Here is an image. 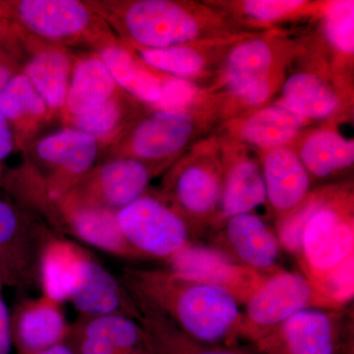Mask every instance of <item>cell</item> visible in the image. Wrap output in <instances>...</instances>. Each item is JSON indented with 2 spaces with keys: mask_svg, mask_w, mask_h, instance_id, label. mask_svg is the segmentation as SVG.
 Here are the masks:
<instances>
[{
  "mask_svg": "<svg viewBox=\"0 0 354 354\" xmlns=\"http://www.w3.org/2000/svg\"><path fill=\"white\" fill-rule=\"evenodd\" d=\"M120 279L136 305L162 314L196 341L237 346L241 339V304L218 286L169 269L127 267Z\"/></svg>",
  "mask_w": 354,
  "mask_h": 354,
  "instance_id": "obj_1",
  "label": "cell"
},
{
  "mask_svg": "<svg viewBox=\"0 0 354 354\" xmlns=\"http://www.w3.org/2000/svg\"><path fill=\"white\" fill-rule=\"evenodd\" d=\"M295 256L302 274L339 308L354 292L353 201L344 193L309 194Z\"/></svg>",
  "mask_w": 354,
  "mask_h": 354,
  "instance_id": "obj_2",
  "label": "cell"
},
{
  "mask_svg": "<svg viewBox=\"0 0 354 354\" xmlns=\"http://www.w3.org/2000/svg\"><path fill=\"white\" fill-rule=\"evenodd\" d=\"M8 10L21 31L64 48L87 44L97 51L115 41L111 27L91 2L16 0L8 1Z\"/></svg>",
  "mask_w": 354,
  "mask_h": 354,
  "instance_id": "obj_3",
  "label": "cell"
},
{
  "mask_svg": "<svg viewBox=\"0 0 354 354\" xmlns=\"http://www.w3.org/2000/svg\"><path fill=\"white\" fill-rule=\"evenodd\" d=\"M109 27L141 48L185 46L199 36L200 25L188 9L169 0L91 2Z\"/></svg>",
  "mask_w": 354,
  "mask_h": 354,
  "instance_id": "obj_4",
  "label": "cell"
},
{
  "mask_svg": "<svg viewBox=\"0 0 354 354\" xmlns=\"http://www.w3.org/2000/svg\"><path fill=\"white\" fill-rule=\"evenodd\" d=\"M36 212L0 187V279L15 288L39 286V258L57 235Z\"/></svg>",
  "mask_w": 354,
  "mask_h": 354,
  "instance_id": "obj_5",
  "label": "cell"
},
{
  "mask_svg": "<svg viewBox=\"0 0 354 354\" xmlns=\"http://www.w3.org/2000/svg\"><path fill=\"white\" fill-rule=\"evenodd\" d=\"M244 306L239 337L254 344L298 312L342 309L317 290L304 274L283 270L268 277Z\"/></svg>",
  "mask_w": 354,
  "mask_h": 354,
  "instance_id": "obj_6",
  "label": "cell"
},
{
  "mask_svg": "<svg viewBox=\"0 0 354 354\" xmlns=\"http://www.w3.org/2000/svg\"><path fill=\"white\" fill-rule=\"evenodd\" d=\"M101 143L87 133L65 127L26 148L28 167L48 196L64 194L95 167Z\"/></svg>",
  "mask_w": 354,
  "mask_h": 354,
  "instance_id": "obj_7",
  "label": "cell"
},
{
  "mask_svg": "<svg viewBox=\"0 0 354 354\" xmlns=\"http://www.w3.org/2000/svg\"><path fill=\"white\" fill-rule=\"evenodd\" d=\"M125 241L140 260H171L193 243L189 223L167 202L144 194L118 212Z\"/></svg>",
  "mask_w": 354,
  "mask_h": 354,
  "instance_id": "obj_8",
  "label": "cell"
},
{
  "mask_svg": "<svg viewBox=\"0 0 354 354\" xmlns=\"http://www.w3.org/2000/svg\"><path fill=\"white\" fill-rule=\"evenodd\" d=\"M342 309L298 312L255 344L263 354H353Z\"/></svg>",
  "mask_w": 354,
  "mask_h": 354,
  "instance_id": "obj_9",
  "label": "cell"
},
{
  "mask_svg": "<svg viewBox=\"0 0 354 354\" xmlns=\"http://www.w3.org/2000/svg\"><path fill=\"white\" fill-rule=\"evenodd\" d=\"M39 215L57 234L72 235L115 257L140 260L121 232L118 212L80 204L62 194L46 197Z\"/></svg>",
  "mask_w": 354,
  "mask_h": 354,
  "instance_id": "obj_10",
  "label": "cell"
},
{
  "mask_svg": "<svg viewBox=\"0 0 354 354\" xmlns=\"http://www.w3.org/2000/svg\"><path fill=\"white\" fill-rule=\"evenodd\" d=\"M152 176V169L143 160L111 158L64 195L80 204L118 212L145 194Z\"/></svg>",
  "mask_w": 354,
  "mask_h": 354,
  "instance_id": "obj_11",
  "label": "cell"
},
{
  "mask_svg": "<svg viewBox=\"0 0 354 354\" xmlns=\"http://www.w3.org/2000/svg\"><path fill=\"white\" fill-rule=\"evenodd\" d=\"M167 263L171 271L218 286L243 305L268 278L239 265L214 246L191 243Z\"/></svg>",
  "mask_w": 354,
  "mask_h": 354,
  "instance_id": "obj_12",
  "label": "cell"
},
{
  "mask_svg": "<svg viewBox=\"0 0 354 354\" xmlns=\"http://www.w3.org/2000/svg\"><path fill=\"white\" fill-rule=\"evenodd\" d=\"M214 247L247 269L270 277L281 271L278 236L259 216L242 214L221 223Z\"/></svg>",
  "mask_w": 354,
  "mask_h": 354,
  "instance_id": "obj_13",
  "label": "cell"
},
{
  "mask_svg": "<svg viewBox=\"0 0 354 354\" xmlns=\"http://www.w3.org/2000/svg\"><path fill=\"white\" fill-rule=\"evenodd\" d=\"M194 129L192 116L184 109H158L144 118L120 144V155L143 162H157L179 152Z\"/></svg>",
  "mask_w": 354,
  "mask_h": 354,
  "instance_id": "obj_14",
  "label": "cell"
},
{
  "mask_svg": "<svg viewBox=\"0 0 354 354\" xmlns=\"http://www.w3.org/2000/svg\"><path fill=\"white\" fill-rule=\"evenodd\" d=\"M223 183L216 167L196 162L177 169L167 179L165 191L172 208L190 225L209 220L218 211Z\"/></svg>",
  "mask_w": 354,
  "mask_h": 354,
  "instance_id": "obj_15",
  "label": "cell"
},
{
  "mask_svg": "<svg viewBox=\"0 0 354 354\" xmlns=\"http://www.w3.org/2000/svg\"><path fill=\"white\" fill-rule=\"evenodd\" d=\"M11 332L18 354H35L66 342L70 324L62 304L41 295L16 307L11 316Z\"/></svg>",
  "mask_w": 354,
  "mask_h": 354,
  "instance_id": "obj_16",
  "label": "cell"
},
{
  "mask_svg": "<svg viewBox=\"0 0 354 354\" xmlns=\"http://www.w3.org/2000/svg\"><path fill=\"white\" fill-rule=\"evenodd\" d=\"M69 301L80 315H120L138 321L140 311L120 279L90 253Z\"/></svg>",
  "mask_w": 354,
  "mask_h": 354,
  "instance_id": "obj_17",
  "label": "cell"
},
{
  "mask_svg": "<svg viewBox=\"0 0 354 354\" xmlns=\"http://www.w3.org/2000/svg\"><path fill=\"white\" fill-rule=\"evenodd\" d=\"M272 53L262 39L234 46L225 64V81L235 97L251 106L264 104L271 94Z\"/></svg>",
  "mask_w": 354,
  "mask_h": 354,
  "instance_id": "obj_18",
  "label": "cell"
},
{
  "mask_svg": "<svg viewBox=\"0 0 354 354\" xmlns=\"http://www.w3.org/2000/svg\"><path fill=\"white\" fill-rule=\"evenodd\" d=\"M267 201L279 221L292 213L309 196L310 174L299 156L290 148L270 149L263 162Z\"/></svg>",
  "mask_w": 354,
  "mask_h": 354,
  "instance_id": "obj_19",
  "label": "cell"
},
{
  "mask_svg": "<svg viewBox=\"0 0 354 354\" xmlns=\"http://www.w3.org/2000/svg\"><path fill=\"white\" fill-rule=\"evenodd\" d=\"M27 51L22 73L43 97L51 113L62 111L73 68V57L64 46L53 44H41L32 51L27 44Z\"/></svg>",
  "mask_w": 354,
  "mask_h": 354,
  "instance_id": "obj_20",
  "label": "cell"
},
{
  "mask_svg": "<svg viewBox=\"0 0 354 354\" xmlns=\"http://www.w3.org/2000/svg\"><path fill=\"white\" fill-rule=\"evenodd\" d=\"M88 255L90 252L78 244L55 235L39 258V281L43 295L59 304L69 300Z\"/></svg>",
  "mask_w": 354,
  "mask_h": 354,
  "instance_id": "obj_21",
  "label": "cell"
},
{
  "mask_svg": "<svg viewBox=\"0 0 354 354\" xmlns=\"http://www.w3.org/2000/svg\"><path fill=\"white\" fill-rule=\"evenodd\" d=\"M120 90L97 53L81 55L74 59L66 101L62 111L64 120L97 108Z\"/></svg>",
  "mask_w": 354,
  "mask_h": 354,
  "instance_id": "obj_22",
  "label": "cell"
},
{
  "mask_svg": "<svg viewBox=\"0 0 354 354\" xmlns=\"http://www.w3.org/2000/svg\"><path fill=\"white\" fill-rule=\"evenodd\" d=\"M0 113L12 129L18 150L24 151L32 143L35 130L53 114L22 72L0 91Z\"/></svg>",
  "mask_w": 354,
  "mask_h": 354,
  "instance_id": "obj_23",
  "label": "cell"
},
{
  "mask_svg": "<svg viewBox=\"0 0 354 354\" xmlns=\"http://www.w3.org/2000/svg\"><path fill=\"white\" fill-rule=\"evenodd\" d=\"M266 201L262 169L255 160L244 158L235 162L223 179L216 218L223 223L232 216L252 213Z\"/></svg>",
  "mask_w": 354,
  "mask_h": 354,
  "instance_id": "obj_24",
  "label": "cell"
},
{
  "mask_svg": "<svg viewBox=\"0 0 354 354\" xmlns=\"http://www.w3.org/2000/svg\"><path fill=\"white\" fill-rule=\"evenodd\" d=\"M97 53L120 90L147 104H160L164 81L140 64L131 51L114 41Z\"/></svg>",
  "mask_w": 354,
  "mask_h": 354,
  "instance_id": "obj_25",
  "label": "cell"
},
{
  "mask_svg": "<svg viewBox=\"0 0 354 354\" xmlns=\"http://www.w3.org/2000/svg\"><path fill=\"white\" fill-rule=\"evenodd\" d=\"M141 324L148 337L151 354H252L237 346L204 344L192 339L162 314L139 306Z\"/></svg>",
  "mask_w": 354,
  "mask_h": 354,
  "instance_id": "obj_26",
  "label": "cell"
},
{
  "mask_svg": "<svg viewBox=\"0 0 354 354\" xmlns=\"http://www.w3.org/2000/svg\"><path fill=\"white\" fill-rule=\"evenodd\" d=\"M69 337H87L127 353L151 354L148 337L138 321L120 315H79Z\"/></svg>",
  "mask_w": 354,
  "mask_h": 354,
  "instance_id": "obj_27",
  "label": "cell"
},
{
  "mask_svg": "<svg viewBox=\"0 0 354 354\" xmlns=\"http://www.w3.org/2000/svg\"><path fill=\"white\" fill-rule=\"evenodd\" d=\"M283 104L304 120H321L334 113L339 101L320 77L299 72L283 84Z\"/></svg>",
  "mask_w": 354,
  "mask_h": 354,
  "instance_id": "obj_28",
  "label": "cell"
},
{
  "mask_svg": "<svg viewBox=\"0 0 354 354\" xmlns=\"http://www.w3.org/2000/svg\"><path fill=\"white\" fill-rule=\"evenodd\" d=\"M299 158L309 174L327 178L353 165V140L330 130H321L304 142Z\"/></svg>",
  "mask_w": 354,
  "mask_h": 354,
  "instance_id": "obj_29",
  "label": "cell"
},
{
  "mask_svg": "<svg viewBox=\"0 0 354 354\" xmlns=\"http://www.w3.org/2000/svg\"><path fill=\"white\" fill-rule=\"evenodd\" d=\"M304 121L283 102L274 104L258 111L242 124L241 138L270 150L290 142L304 127Z\"/></svg>",
  "mask_w": 354,
  "mask_h": 354,
  "instance_id": "obj_30",
  "label": "cell"
},
{
  "mask_svg": "<svg viewBox=\"0 0 354 354\" xmlns=\"http://www.w3.org/2000/svg\"><path fill=\"white\" fill-rule=\"evenodd\" d=\"M127 108L120 93L88 113L66 120V127L87 133L101 144L113 142L125 122Z\"/></svg>",
  "mask_w": 354,
  "mask_h": 354,
  "instance_id": "obj_31",
  "label": "cell"
},
{
  "mask_svg": "<svg viewBox=\"0 0 354 354\" xmlns=\"http://www.w3.org/2000/svg\"><path fill=\"white\" fill-rule=\"evenodd\" d=\"M136 50L144 64L174 77L196 75L205 64L204 57L196 50L187 46L164 48H137Z\"/></svg>",
  "mask_w": 354,
  "mask_h": 354,
  "instance_id": "obj_32",
  "label": "cell"
},
{
  "mask_svg": "<svg viewBox=\"0 0 354 354\" xmlns=\"http://www.w3.org/2000/svg\"><path fill=\"white\" fill-rule=\"evenodd\" d=\"M27 55L24 32L12 21L0 26V91L22 72Z\"/></svg>",
  "mask_w": 354,
  "mask_h": 354,
  "instance_id": "obj_33",
  "label": "cell"
},
{
  "mask_svg": "<svg viewBox=\"0 0 354 354\" xmlns=\"http://www.w3.org/2000/svg\"><path fill=\"white\" fill-rule=\"evenodd\" d=\"M326 36L335 50L351 55L354 50V2L330 4L324 20Z\"/></svg>",
  "mask_w": 354,
  "mask_h": 354,
  "instance_id": "obj_34",
  "label": "cell"
},
{
  "mask_svg": "<svg viewBox=\"0 0 354 354\" xmlns=\"http://www.w3.org/2000/svg\"><path fill=\"white\" fill-rule=\"evenodd\" d=\"M304 4L301 0H248L243 8L253 19L270 22L285 17Z\"/></svg>",
  "mask_w": 354,
  "mask_h": 354,
  "instance_id": "obj_35",
  "label": "cell"
},
{
  "mask_svg": "<svg viewBox=\"0 0 354 354\" xmlns=\"http://www.w3.org/2000/svg\"><path fill=\"white\" fill-rule=\"evenodd\" d=\"M192 95V88L188 84L180 79H169L164 81L162 100L158 106L160 109H183V106L190 101Z\"/></svg>",
  "mask_w": 354,
  "mask_h": 354,
  "instance_id": "obj_36",
  "label": "cell"
},
{
  "mask_svg": "<svg viewBox=\"0 0 354 354\" xmlns=\"http://www.w3.org/2000/svg\"><path fill=\"white\" fill-rule=\"evenodd\" d=\"M18 150L12 129L4 116L0 113V187L10 169L7 167V162L12 153Z\"/></svg>",
  "mask_w": 354,
  "mask_h": 354,
  "instance_id": "obj_37",
  "label": "cell"
},
{
  "mask_svg": "<svg viewBox=\"0 0 354 354\" xmlns=\"http://www.w3.org/2000/svg\"><path fill=\"white\" fill-rule=\"evenodd\" d=\"M66 342L77 354H138L120 351L106 342L87 337H68Z\"/></svg>",
  "mask_w": 354,
  "mask_h": 354,
  "instance_id": "obj_38",
  "label": "cell"
},
{
  "mask_svg": "<svg viewBox=\"0 0 354 354\" xmlns=\"http://www.w3.org/2000/svg\"><path fill=\"white\" fill-rule=\"evenodd\" d=\"M12 344L11 316L3 298L0 295V354H10Z\"/></svg>",
  "mask_w": 354,
  "mask_h": 354,
  "instance_id": "obj_39",
  "label": "cell"
},
{
  "mask_svg": "<svg viewBox=\"0 0 354 354\" xmlns=\"http://www.w3.org/2000/svg\"><path fill=\"white\" fill-rule=\"evenodd\" d=\"M35 354H77L73 348L65 342L62 344H57V346H51L50 348L44 349Z\"/></svg>",
  "mask_w": 354,
  "mask_h": 354,
  "instance_id": "obj_40",
  "label": "cell"
},
{
  "mask_svg": "<svg viewBox=\"0 0 354 354\" xmlns=\"http://www.w3.org/2000/svg\"><path fill=\"white\" fill-rule=\"evenodd\" d=\"M9 21L11 20L9 17L8 1L0 0V26L6 24Z\"/></svg>",
  "mask_w": 354,
  "mask_h": 354,
  "instance_id": "obj_41",
  "label": "cell"
},
{
  "mask_svg": "<svg viewBox=\"0 0 354 354\" xmlns=\"http://www.w3.org/2000/svg\"><path fill=\"white\" fill-rule=\"evenodd\" d=\"M2 286H3V285H2L1 279H0V288H2Z\"/></svg>",
  "mask_w": 354,
  "mask_h": 354,
  "instance_id": "obj_42",
  "label": "cell"
}]
</instances>
